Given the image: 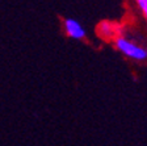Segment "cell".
I'll return each instance as SVG.
<instances>
[{
	"instance_id": "cell-3",
	"label": "cell",
	"mask_w": 147,
	"mask_h": 146,
	"mask_svg": "<svg viewBox=\"0 0 147 146\" xmlns=\"http://www.w3.org/2000/svg\"><path fill=\"white\" fill-rule=\"evenodd\" d=\"M98 34L100 37H102L104 40H110L116 36V31H114V26L112 22H108V21H102L100 22L98 25Z\"/></svg>"
},
{
	"instance_id": "cell-2",
	"label": "cell",
	"mask_w": 147,
	"mask_h": 146,
	"mask_svg": "<svg viewBox=\"0 0 147 146\" xmlns=\"http://www.w3.org/2000/svg\"><path fill=\"white\" fill-rule=\"evenodd\" d=\"M63 28L66 34L71 38H74V40H83L86 37L84 28L80 25L79 21L74 20V18H66L63 21Z\"/></svg>"
},
{
	"instance_id": "cell-1",
	"label": "cell",
	"mask_w": 147,
	"mask_h": 146,
	"mask_svg": "<svg viewBox=\"0 0 147 146\" xmlns=\"http://www.w3.org/2000/svg\"><path fill=\"white\" fill-rule=\"evenodd\" d=\"M116 48L122 53L125 57L131 58L134 61H146L147 59V50L137 43L129 41L125 37H117L116 38Z\"/></svg>"
},
{
	"instance_id": "cell-4",
	"label": "cell",
	"mask_w": 147,
	"mask_h": 146,
	"mask_svg": "<svg viewBox=\"0 0 147 146\" xmlns=\"http://www.w3.org/2000/svg\"><path fill=\"white\" fill-rule=\"evenodd\" d=\"M138 4V7L141 8V11L143 12V15L147 17V0H135Z\"/></svg>"
}]
</instances>
